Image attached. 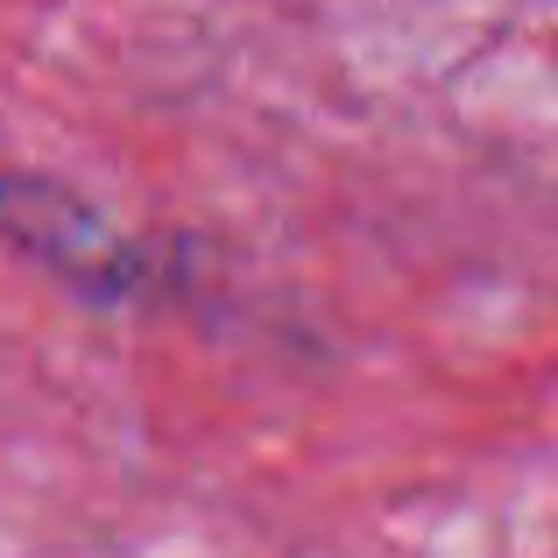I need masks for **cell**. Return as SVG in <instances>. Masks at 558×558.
Instances as JSON below:
<instances>
[{"instance_id":"cell-1","label":"cell","mask_w":558,"mask_h":558,"mask_svg":"<svg viewBox=\"0 0 558 558\" xmlns=\"http://www.w3.org/2000/svg\"><path fill=\"white\" fill-rule=\"evenodd\" d=\"M0 241L14 255L43 262L57 283H71L93 304H128L149 290V255L113 227L99 205H85L78 191L28 178V170H8L0 178Z\"/></svg>"}]
</instances>
